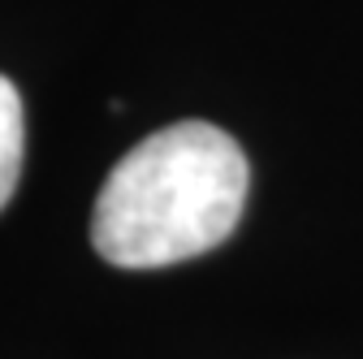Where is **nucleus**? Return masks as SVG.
Returning a JSON list of instances; mask_svg holds the SVG:
<instances>
[{
  "label": "nucleus",
  "instance_id": "f257e3e1",
  "mask_svg": "<svg viewBox=\"0 0 363 359\" xmlns=\"http://www.w3.org/2000/svg\"><path fill=\"white\" fill-rule=\"evenodd\" d=\"M247 182V156L220 126H164L113 165L91 212V243L117 268L182 264L238 230Z\"/></svg>",
  "mask_w": 363,
  "mask_h": 359
},
{
  "label": "nucleus",
  "instance_id": "f03ea898",
  "mask_svg": "<svg viewBox=\"0 0 363 359\" xmlns=\"http://www.w3.org/2000/svg\"><path fill=\"white\" fill-rule=\"evenodd\" d=\"M22 156H26V117H22V96L18 87L0 74V208L18 191L22 177Z\"/></svg>",
  "mask_w": 363,
  "mask_h": 359
}]
</instances>
